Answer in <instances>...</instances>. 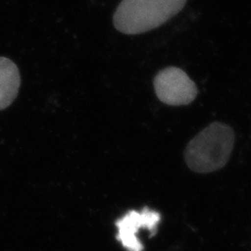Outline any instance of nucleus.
Here are the masks:
<instances>
[{
  "instance_id": "f03ea898",
  "label": "nucleus",
  "mask_w": 251,
  "mask_h": 251,
  "mask_svg": "<svg viewBox=\"0 0 251 251\" xmlns=\"http://www.w3.org/2000/svg\"><path fill=\"white\" fill-rule=\"evenodd\" d=\"M187 0H122L114 15V25L126 35L142 34L168 22Z\"/></svg>"
},
{
  "instance_id": "f257e3e1",
  "label": "nucleus",
  "mask_w": 251,
  "mask_h": 251,
  "mask_svg": "<svg viewBox=\"0 0 251 251\" xmlns=\"http://www.w3.org/2000/svg\"><path fill=\"white\" fill-rule=\"evenodd\" d=\"M233 144V129L223 123H212L189 143L185 150V161L195 172L218 171L229 160Z\"/></svg>"
},
{
  "instance_id": "7ed1b4c3",
  "label": "nucleus",
  "mask_w": 251,
  "mask_h": 251,
  "mask_svg": "<svg viewBox=\"0 0 251 251\" xmlns=\"http://www.w3.org/2000/svg\"><path fill=\"white\" fill-rule=\"evenodd\" d=\"M156 96L169 105H186L196 99L198 89L187 74L177 67H168L157 74L154 81Z\"/></svg>"
},
{
  "instance_id": "39448f33",
  "label": "nucleus",
  "mask_w": 251,
  "mask_h": 251,
  "mask_svg": "<svg viewBox=\"0 0 251 251\" xmlns=\"http://www.w3.org/2000/svg\"><path fill=\"white\" fill-rule=\"evenodd\" d=\"M21 76L16 64L0 57V110L6 109L18 95Z\"/></svg>"
},
{
  "instance_id": "20e7f679",
  "label": "nucleus",
  "mask_w": 251,
  "mask_h": 251,
  "mask_svg": "<svg viewBox=\"0 0 251 251\" xmlns=\"http://www.w3.org/2000/svg\"><path fill=\"white\" fill-rule=\"evenodd\" d=\"M161 221V216L148 207L141 211L131 210L117 222V240L127 251H144V246L138 239L141 229H147L150 235H154L157 226Z\"/></svg>"
}]
</instances>
